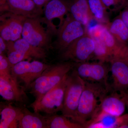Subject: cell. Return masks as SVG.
I'll list each match as a JSON object with an SVG mask.
<instances>
[{"label":"cell","instance_id":"obj_12","mask_svg":"<svg viewBox=\"0 0 128 128\" xmlns=\"http://www.w3.org/2000/svg\"><path fill=\"white\" fill-rule=\"evenodd\" d=\"M126 105L120 92H112L101 100L96 110L98 112L114 116H119L124 112Z\"/></svg>","mask_w":128,"mask_h":128},{"label":"cell","instance_id":"obj_17","mask_svg":"<svg viewBox=\"0 0 128 128\" xmlns=\"http://www.w3.org/2000/svg\"><path fill=\"white\" fill-rule=\"evenodd\" d=\"M18 122L19 128H48L45 116L24 107L20 108Z\"/></svg>","mask_w":128,"mask_h":128},{"label":"cell","instance_id":"obj_4","mask_svg":"<svg viewBox=\"0 0 128 128\" xmlns=\"http://www.w3.org/2000/svg\"><path fill=\"white\" fill-rule=\"evenodd\" d=\"M94 49V41L87 30L84 35L76 40L60 54V58L76 63L88 62L93 58Z\"/></svg>","mask_w":128,"mask_h":128},{"label":"cell","instance_id":"obj_11","mask_svg":"<svg viewBox=\"0 0 128 128\" xmlns=\"http://www.w3.org/2000/svg\"><path fill=\"white\" fill-rule=\"evenodd\" d=\"M113 82L111 92H120L128 90V59L113 57L110 61Z\"/></svg>","mask_w":128,"mask_h":128},{"label":"cell","instance_id":"obj_21","mask_svg":"<svg viewBox=\"0 0 128 128\" xmlns=\"http://www.w3.org/2000/svg\"><path fill=\"white\" fill-rule=\"evenodd\" d=\"M48 128H83L81 124L64 115L50 114L45 116Z\"/></svg>","mask_w":128,"mask_h":128},{"label":"cell","instance_id":"obj_9","mask_svg":"<svg viewBox=\"0 0 128 128\" xmlns=\"http://www.w3.org/2000/svg\"><path fill=\"white\" fill-rule=\"evenodd\" d=\"M25 16L8 12L0 16V37L6 41L14 42L22 38Z\"/></svg>","mask_w":128,"mask_h":128},{"label":"cell","instance_id":"obj_1","mask_svg":"<svg viewBox=\"0 0 128 128\" xmlns=\"http://www.w3.org/2000/svg\"><path fill=\"white\" fill-rule=\"evenodd\" d=\"M110 92V89L102 84L85 81L74 121L85 128L101 100Z\"/></svg>","mask_w":128,"mask_h":128},{"label":"cell","instance_id":"obj_22","mask_svg":"<svg viewBox=\"0 0 128 128\" xmlns=\"http://www.w3.org/2000/svg\"><path fill=\"white\" fill-rule=\"evenodd\" d=\"M92 38L95 43V49L92 58L102 63L109 62L111 56L108 48L102 38V36Z\"/></svg>","mask_w":128,"mask_h":128},{"label":"cell","instance_id":"obj_26","mask_svg":"<svg viewBox=\"0 0 128 128\" xmlns=\"http://www.w3.org/2000/svg\"><path fill=\"white\" fill-rule=\"evenodd\" d=\"M106 9L118 10L124 8L128 2V0H102Z\"/></svg>","mask_w":128,"mask_h":128},{"label":"cell","instance_id":"obj_27","mask_svg":"<svg viewBox=\"0 0 128 128\" xmlns=\"http://www.w3.org/2000/svg\"><path fill=\"white\" fill-rule=\"evenodd\" d=\"M119 16L128 27V2L123 8Z\"/></svg>","mask_w":128,"mask_h":128},{"label":"cell","instance_id":"obj_14","mask_svg":"<svg viewBox=\"0 0 128 128\" xmlns=\"http://www.w3.org/2000/svg\"><path fill=\"white\" fill-rule=\"evenodd\" d=\"M13 66L7 57L4 54H0V78L6 80L11 86L16 95V101L22 102L25 93L18 84Z\"/></svg>","mask_w":128,"mask_h":128},{"label":"cell","instance_id":"obj_25","mask_svg":"<svg viewBox=\"0 0 128 128\" xmlns=\"http://www.w3.org/2000/svg\"><path fill=\"white\" fill-rule=\"evenodd\" d=\"M7 54V57L8 60L12 66H14L21 61L31 58L25 54L24 53L18 50H12L10 52H8Z\"/></svg>","mask_w":128,"mask_h":128},{"label":"cell","instance_id":"obj_19","mask_svg":"<svg viewBox=\"0 0 128 128\" xmlns=\"http://www.w3.org/2000/svg\"><path fill=\"white\" fill-rule=\"evenodd\" d=\"M20 112V108L16 107L10 104L1 106L0 128H18Z\"/></svg>","mask_w":128,"mask_h":128},{"label":"cell","instance_id":"obj_3","mask_svg":"<svg viewBox=\"0 0 128 128\" xmlns=\"http://www.w3.org/2000/svg\"><path fill=\"white\" fill-rule=\"evenodd\" d=\"M84 85L85 81L78 76L74 70L70 74L68 73L61 112L62 115L73 121L74 120Z\"/></svg>","mask_w":128,"mask_h":128},{"label":"cell","instance_id":"obj_8","mask_svg":"<svg viewBox=\"0 0 128 128\" xmlns=\"http://www.w3.org/2000/svg\"><path fill=\"white\" fill-rule=\"evenodd\" d=\"M50 34L41 25L38 16L27 18L24 24L22 38L32 45L46 50L50 45Z\"/></svg>","mask_w":128,"mask_h":128},{"label":"cell","instance_id":"obj_15","mask_svg":"<svg viewBox=\"0 0 128 128\" xmlns=\"http://www.w3.org/2000/svg\"><path fill=\"white\" fill-rule=\"evenodd\" d=\"M6 44L7 53L16 50L31 58L43 59L47 57L46 50L33 46L22 38L14 42L6 41Z\"/></svg>","mask_w":128,"mask_h":128},{"label":"cell","instance_id":"obj_20","mask_svg":"<svg viewBox=\"0 0 128 128\" xmlns=\"http://www.w3.org/2000/svg\"><path fill=\"white\" fill-rule=\"evenodd\" d=\"M109 32L117 41L128 44V27L120 16L106 25Z\"/></svg>","mask_w":128,"mask_h":128},{"label":"cell","instance_id":"obj_16","mask_svg":"<svg viewBox=\"0 0 128 128\" xmlns=\"http://www.w3.org/2000/svg\"><path fill=\"white\" fill-rule=\"evenodd\" d=\"M68 6L70 16L87 28L94 18L88 0H72Z\"/></svg>","mask_w":128,"mask_h":128},{"label":"cell","instance_id":"obj_6","mask_svg":"<svg viewBox=\"0 0 128 128\" xmlns=\"http://www.w3.org/2000/svg\"><path fill=\"white\" fill-rule=\"evenodd\" d=\"M87 30L70 15L64 20L57 32L56 48L60 54L71 44L86 32Z\"/></svg>","mask_w":128,"mask_h":128},{"label":"cell","instance_id":"obj_13","mask_svg":"<svg viewBox=\"0 0 128 128\" xmlns=\"http://www.w3.org/2000/svg\"><path fill=\"white\" fill-rule=\"evenodd\" d=\"M68 12V4L61 0H51L46 4L44 9V19L50 33L57 32L52 21L55 18H60L61 25L64 22V16Z\"/></svg>","mask_w":128,"mask_h":128},{"label":"cell","instance_id":"obj_5","mask_svg":"<svg viewBox=\"0 0 128 128\" xmlns=\"http://www.w3.org/2000/svg\"><path fill=\"white\" fill-rule=\"evenodd\" d=\"M68 74L59 84L47 92L38 103L32 107L34 112H42L48 115L61 112Z\"/></svg>","mask_w":128,"mask_h":128},{"label":"cell","instance_id":"obj_18","mask_svg":"<svg viewBox=\"0 0 128 128\" xmlns=\"http://www.w3.org/2000/svg\"><path fill=\"white\" fill-rule=\"evenodd\" d=\"M9 12L27 18L38 16L40 8L32 0H7Z\"/></svg>","mask_w":128,"mask_h":128},{"label":"cell","instance_id":"obj_29","mask_svg":"<svg viewBox=\"0 0 128 128\" xmlns=\"http://www.w3.org/2000/svg\"><path fill=\"white\" fill-rule=\"evenodd\" d=\"M32 0L38 7L41 8L45 3L50 0Z\"/></svg>","mask_w":128,"mask_h":128},{"label":"cell","instance_id":"obj_28","mask_svg":"<svg viewBox=\"0 0 128 128\" xmlns=\"http://www.w3.org/2000/svg\"><path fill=\"white\" fill-rule=\"evenodd\" d=\"M6 50V41L0 37V54H4V52Z\"/></svg>","mask_w":128,"mask_h":128},{"label":"cell","instance_id":"obj_30","mask_svg":"<svg viewBox=\"0 0 128 128\" xmlns=\"http://www.w3.org/2000/svg\"><path fill=\"white\" fill-rule=\"evenodd\" d=\"M122 97L123 98L124 101L125 102L126 106L128 108V90L126 91L120 92Z\"/></svg>","mask_w":128,"mask_h":128},{"label":"cell","instance_id":"obj_7","mask_svg":"<svg viewBox=\"0 0 128 128\" xmlns=\"http://www.w3.org/2000/svg\"><path fill=\"white\" fill-rule=\"evenodd\" d=\"M105 63L99 62H88L74 64L73 68L80 78L84 81L100 83L110 89L108 82L110 69Z\"/></svg>","mask_w":128,"mask_h":128},{"label":"cell","instance_id":"obj_2","mask_svg":"<svg viewBox=\"0 0 128 128\" xmlns=\"http://www.w3.org/2000/svg\"><path fill=\"white\" fill-rule=\"evenodd\" d=\"M74 64L70 62H64L50 66L39 77L34 80L28 89L34 97V102L31 107L40 102L44 96L60 83L73 68Z\"/></svg>","mask_w":128,"mask_h":128},{"label":"cell","instance_id":"obj_10","mask_svg":"<svg viewBox=\"0 0 128 128\" xmlns=\"http://www.w3.org/2000/svg\"><path fill=\"white\" fill-rule=\"evenodd\" d=\"M50 65L34 60H23L13 66V70L18 79L24 83L28 89L32 82L39 77Z\"/></svg>","mask_w":128,"mask_h":128},{"label":"cell","instance_id":"obj_24","mask_svg":"<svg viewBox=\"0 0 128 128\" xmlns=\"http://www.w3.org/2000/svg\"><path fill=\"white\" fill-rule=\"evenodd\" d=\"M0 94L6 100L16 101V95L12 87L7 82L1 78H0Z\"/></svg>","mask_w":128,"mask_h":128},{"label":"cell","instance_id":"obj_23","mask_svg":"<svg viewBox=\"0 0 128 128\" xmlns=\"http://www.w3.org/2000/svg\"><path fill=\"white\" fill-rule=\"evenodd\" d=\"M89 9L93 16L98 22H105L106 10L102 0H88Z\"/></svg>","mask_w":128,"mask_h":128}]
</instances>
